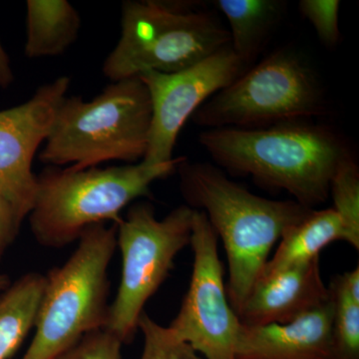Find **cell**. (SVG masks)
<instances>
[{
	"label": "cell",
	"mask_w": 359,
	"mask_h": 359,
	"mask_svg": "<svg viewBox=\"0 0 359 359\" xmlns=\"http://www.w3.org/2000/svg\"><path fill=\"white\" fill-rule=\"evenodd\" d=\"M177 172L187 205L204 212L223 242L229 264L226 294L238 316L276 243L313 209L294 200L255 195L209 163L185 157Z\"/></svg>",
	"instance_id": "obj_1"
},
{
	"label": "cell",
	"mask_w": 359,
	"mask_h": 359,
	"mask_svg": "<svg viewBox=\"0 0 359 359\" xmlns=\"http://www.w3.org/2000/svg\"><path fill=\"white\" fill-rule=\"evenodd\" d=\"M199 143L218 166L285 191L309 209L328 199L332 175L349 153L332 128L308 120L259 129H207Z\"/></svg>",
	"instance_id": "obj_2"
},
{
	"label": "cell",
	"mask_w": 359,
	"mask_h": 359,
	"mask_svg": "<svg viewBox=\"0 0 359 359\" xmlns=\"http://www.w3.org/2000/svg\"><path fill=\"white\" fill-rule=\"evenodd\" d=\"M184 158L103 169L47 167L37 176L34 205L28 215L33 237L43 247L59 249L78 241L94 224H119L124 208L150 195L151 185L176 172Z\"/></svg>",
	"instance_id": "obj_3"
},
{
	"label": "cell",
	"mask_w": 359,
	"mask_h": 359,
	"mask_svg": "<svg viewBox=\"0 0 359 359\" xmlns=\"http://www.w3.org/2000/svg\"><path fill=\"white\" fill-rule=\"evenodd\" d=\"M150 94L140 77L112 82L91 101L65 97L39 160L87 169L111 161L135 164L147 152Z\"/></svg>",
	"instance_id": "obj_4"
},
{
	"label": "cell",
	"mask_w": 359,
	"mask_h": 359,
	"mask_svg": "<svg viewBox=\"0 0 359 359\" xmlns=\"http://www.w3.org/2000/svg\"><path fill=\"white\" fill-rule=\"evenodd\" d=\"M117 224L89 226L62 266L45 276L35 334L22 359H54L85 335L105 330L109 316L108 269Z\"/></svg>",
	"instance_id": "obj_5"
},
{
	"label": "cell",
	"mask_w": 359,
	"mask_h": 359,
	"mask_svg": "<svg viewBox=\"0 0 359 359\" xmlns=\"http://www.w3.org/2000/svg\"><path fill=\"white\" fill-rule=\"evenodd\" d=\"M229 44L228 28L196 2L125 1L121 34L103 73L114 82L147 71L178 72Z\"/></svg>",
	"instance_id": "obj_6"
},
{
	"label": "cell",
	"mask_w": 359,
	"mask_h": 359,
	"mask_svg": "<svg viewBox=\"0 0 359 359\" xmlns=\"http://www.w3.org/2000/svg\"><path fill=\"white\" fill-rule=\"evenodd\" d=\"M327 111L325 91L316 70L299 51H273L219 90L194 113L207 129H259L304 121Z\"/></svg>",
	"instance_id": "obj_7"
},
{
	"label": "cell",
	"mask_w": 359,
	"mask_h": 359,
	"mask_svg": "<svg viewBox=\"0 0 359 359\" xmlns=\"http://www.w3.org/2000/svg\"><path fill=\"white\" fill-rule=\"evenodd\" d=\"M194 210L180 205L157 219L150 203H136L117 224L122 273L105 330L122 344L131 341L144 306L174 268L180 252L190 245Z\"/></svg>",
	"instance_id": "obj_8"
},
{
	"label": "cell",
	"mask_w": 359,
	"mask_h": 359,
	"mask_svg": "<svg viewBox=\"0 0 359 359\" xmlns=\"http://www.w3.org/2000/svg\"><path fill=\"white\" fill-rule=\"evenodd\" d=\"M218 244V235L205 212L194 210L192 278L169 327L204 359H236L242 323L229 302Z\"/></svg>",
	"instance_id": "obj_9"
},
{
	"label": "cell",
	"mask_w": 359,
	"mask_h": 359,
	"mask_svg": "<svg viewBox=\"0 0 359 359\" xmlns=\"http://www.w3.org/2000/svg\"><path fill=\"white\" fill-rule=\"evenodd\" d=\"M248 68L229 44L178 72L142 73L138 77L147 87L152 104L147 152L142 161L162 164L173 160L175 145L187 120Z\"/></svg>",
	"instance_id": "obj_10"
},
{
	"label": "cell",
	"mask_w": 359,
	"mask_h": 359,
	"mask_svg": "<svg viewBox=\"0 0 359 359\" xmlns=\"http://www.w3.org/2000/svg\"><path fill=\"white\" fill-rule=\"evenodd\" d=\"M69 86V78L59 77L39 87L26 102L0 111V194L22 221L37 192L33 159L50 133Z\"/></svg>",
	"instance_id": "obj_11"
},
{
	"label": "cell",
	"mask_w": 359,
	"mask_h": 359,
	"mask_svg": "<svg viewBox=\"0 0 359 359\" xmlns=\"http://www.w3.org/2000/svg\"><path fill=\"white\" fill-rule=\"evenodd\" d=\"M330 299L321 276L320 259L259 276L238 311L247 327L285 325L313 311Z\"/></svg>",
	"instance_id": "obj_12"
},
{
	"label": "cell",
	"mask_w": 359,
	"mask_h": 359,
	"mask_svg": "<svg viewBox=\"0 0 359 359\" xmlns=\"http://www.w3.org/2000/svg\"><path fill=\"white\" fill-rule=\"evenodd\" d=\"M332 297L285 325L247 327L242 323L236 359H335Z\"/></svg>",
	"instance_id": "obj_13"
},
{
	"label": "cell",
	"mask_w": 359,
	"mask_h": 359,
	"mask_svg": "<svg viewBox=\"0 0 359 359\" xmlns=\"http://www.w3.org/2000/svg\"><path fill=\"white\" fill-rule=\"evenodd\" d=\"M335 241L346 242V233L332 208L311 210L308 216L283 233L261 276H271L320 259L321 250Z\"/></svg>",
	"instance_id": "obj_14"
},
{
	"label": "cell",
	"mask_w": 359,
	"mask_h": 359,
	"mask_svg": "<svg viewBox=\"0 0 359 359\" xmlns=\"http://www.w3.org/2000/svg\"><path fill=\"white\" fill-rule=\"evenodd\" d=\"M81 18L67 0L26 2L25 53L30 59L61 55L74 43Z\"/></svg>",
	"instance_id": "obj_15"
},
{
	"label": "cell",
	"mask_w": 359,
	"mask_h": 359,
	"mask_svg": "<svg viewBox=\"0 0 359 359\" xmlns=\"http://www.w3.org/2000/svg\"><path fill=\"white\" fill-rule=\"evenodd\" d=\"M214 6L228 21L231 49L247 67H250L282 18L285 2L217 0Z\"/></svg>",
	"instance_id": "obj_16"
},
{
	"label": "cell",
	"mask_w": 359,
	"mask_h": 359,
	"mask_svg": "<svg viewBox=\"0 0 359 359\" xmlns=\"http://www.w3.org/2000/svg\"><path fill=\"white\" fill-rule=\"evenodd\" d=\"M45 276H21L0 295V359H9L34 328Z\"/></svg>",
	"instance_id": "obj_17"
},
{
	"label": "cell",
	"mask_w": 359,
	"mask_h": 359,
	"mask_svg": "<svg viewBox=\"0 0 359 359\" xmlns=\"http://www.w3.org/2000/svg\"><path fill=\"white\" fill-rule=\"evenodd\" d=\"M334 304L332 334L335 359H359V268L335 276L330 283Z\"/></svg>",
	"instance_id": "obj_18"
},
{
	"label": "cell",
	"mask_w": 359,
	"mask_h": 359,
	"mask_svg": "<svg viewBox=\"0 0 359 359\" xmlns=\"http://www.w3.org/2000/svg\"><path fill=\"white\" fill-rule=\"evenodd\" d=\"M332 209L339 215L346 233V242L359 249V169L351 153L337 165L330 184Z\"/></svg>",
	"instance_id": "obj_19"
},
{
	"label": "cell",
	"mask_w": 359,
	"mask_h": 359,
	"mask_svg": "<svg viewBox=\"0 0 359 359\" xmlns=\"http://www.w3.org/2000/svg\"><path fill=\"white\" fill-rule=\"evenodd\" d=\"M138 330L144 337L141 359H204L188 342L180 339L169 327H162L143 311Z\"/></svg>",
	"instance_id": "obj_20"
},
{
	"label": "cell",
	"mask_w": 359,
	"mask_h": 359,
	"mask_svg": "<svg viewBox=\"0 0 359 359\" xmlns=\"http://www.w3.org/2000/svg\"><path fill=\"white\" fill-rule=\"evenodd\" d=\"M339 0H302L299 9L302 15L313 25L321 43L328 48L339 43Z\"/></svg>",
	"instance_id": "obj_21"
},
{
	"label": "cell",
	"mask_w": 359,
	"mask_h": 359,
	"mask_svg": "<svg viewBox=\"0 0 359 359\" xmlns=\"http://www.w3.org/2000/svg\"><path fill=\"white\" fill-rule=\"evenodd\" d=\"M122 344L108 330H97L54 359H122Z\"/></svg>",
	"instance_id": "obj_22"
},
{
	"label": "cell",
	"mask_w": 359,
	"mask_h": 359,
	"mask_svg": "<svg viewBox=\"0 0 359 359\" xmlns=\"http://www.w3.org/2000/svg\"><path fill=\"white\" fill-rule=\"evenodd\" d=\"M22 219L13 205L0 194V259L15 240Z\"/></svg>",
	"instance_id": "obj_23"
},
{
	"label": "cell",
	"mask_w": 359,
	"mask_h": 359,
	"mask_svg": "<svg viewBox=\"0 0 359 359\" xmlns=\"http://www.w3.org/2000/svg\"><path fill=\"white\" fill-rule=\"evenodd\" d=\"M14 79L13 68H11V60L1 42H0V87L7 88L11 86Z\"/></svg>",
	"instance_id": "obj_24"
},
{
	"label": "cell",
	"mask_w": 359,
	"mask_h": 359,
	"mask_svg": "<svg viewBox=\"0 0 359 359\" xmlns=\"http://www.w3.org/2000/svg\"><path fill=\"white\" fill-rule=\"evenodd\" d=\"M11 285V280H9L8 276L0 273V292H4Z\"/></svg>",
	"instance_id": "obj_25"
}]
</instances>
